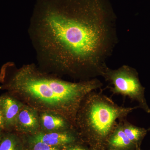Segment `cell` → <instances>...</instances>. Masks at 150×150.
<instances>
[{
	"instance_id": "6da1fadb",
	"label": "cell",
	"mask_w": 150,
	"mask_h": 150,
	"mask_svg": "<svg viewBox=\"0 0 150 150\" xmlns=\"http://www.w3.org/2000/svg\"><path fill=\"white\" fill-rule=\"evenodd\" d=\"M116 21L110 0H36L28 33L38 67L80 81L103 77Z\"/></svg>"
},
{
	"instance_id": "7a4b0ae2",
	"label": "cell",
	"mask_w": 150,
	"mask_h": 150,
	"mask_svg": "<svg viewBox=\"0 0 150 150\" xmlns=\"http://www.w3.org/2000/svg\"><path fill=\"white\" fill-rule=\"evenodd\" d=\"M10 64L13 71L7 79H2L4 87L23 104L38 112L59 114L74 128L82 101L88 94L103 86L97 78L76 82L65 81L34 64L19 68L13 63Z\"/></svg>"
},
{
	"instance_id": "3957f363",
	"label": "cell",
	"mask_w": 150,
	"mask_h": 150,
	"mask_svg": "<svg viewBox=\"0 0 150 150\" xmlns=\"http://www.w3.org/2000/svg\"><path fill=\"white\" fill-rule=\"evenodd\" d=\"M120 106L102 92L93 91L82 101L76 117L75 129L81 140L90 147L103 148L119 121L139 108Z\"/></svg>"
},
{
	"instance_id": "277c9868",
	"label": "cell",
	"mask_w": 150,
	"mask_h": 150,
	"mask_svg": "<svg viewBox=\"0 0 150 150\" xmlns=\"http://www.w3.org/2000/svg\"><path fill=\"white\" fill-rule=\"evenodd\" d=\"M103 77L112 86L110 90L113 94L128 97L138 102L140 108L150 113V108L145 98V88L140 82L135 69L127 65H123L116 69L107 67Z\"/></svg>"
},
{
	"instance_id": "5b68a950",
	"label": "cell",
	"mask_w": 150,
	"mask_h": 150,
	"mask_svg": "<svg viewBox=\"0 0 150 150\" xmlns=\"http://www.w3.org/2000/svg\"><path fill=\"white\" fill-rule=\"evenodd\" d=\"M24 136L25 140L28 142H42L55 146H68L83 142L77 132L74 129L55 132L40 131L34 135Z\"/></svg>"
},
{
	"instance_id": "8992f818",
	"label": "cell",
	"mask_w": 150,
	"mask_h": 150,
	"mask_svg": "<svg viewBox=\"0 0 150 150\" xmlns=\"http://www.w3.org/2000/svg\"><path fill=\"white\" fill-rule=\"evenodd\" d=\"M14 129L24 136L37 134L40 130L39 112L24 104L17 117Z\"/></svg>"
},
{
	"instance_id": "52a82bcc",
	"label": "cell",
	"mask_w": 150,
	"mask_h": 150,
	"mask_svg": "<svg viewBox=\"0 0 150 150\" xmlns=\"http://www.w3.org/2000/svg\"><path fill=\"white\" fill-rule=\"evenodd\" d=\"M40 131L55 132L75 129L66 118L61 115L50 112H39Z\"/></svg>"
},
{
	"instance_id": "ba28073f",
	"label": "cell",
	"mask_w": 150,
	"mask_h": 150,
	"mask_svg": "<svg viewBox=\"0 0 150 150\" xmlns=\"http://www.w3.org/2000/svg\"><path fill=\"white\" fill-rule=\"evenodd\" d=\"M24 104L14 97L5 96L0 99V111L4 118V127L14 128L18 115Z\"/></svg>"
},
{
	"instance_id": "9c48e42d",
	"label": "cell",
	"mask_w": 150,
	"mask_h": 150,
	"mask_svg": "<svg viewBox=\"0 0 150 150\" xmlns=\"http://www.w3.org/2000/svg\"><path fill=\"white\" fill-rule=\"evenodd\" d=\"M126 136L121 121L117 123L115 129L108 138L105 150H134L138 149Z\"/></svg>"
},
{
	"instance_id": "30bf717a",
	"label": "cell",
	"mask_w": 150,
	"mask_h": 150,
	"mask_svg": "<svg viewBox=\"0 0 150 150\" xmlns=\"http://www.w3.org/2000/svg\"><path fill=\"white\" fill-rule=\"evenodd\" d=\"M123 131L130 141L138 148H140L148 130L135 126L125 119L121 121Z\"/></svg>"
},
{
	"instance_id": "8fae6325",
	"label": "cell",
	"mask_w": 150,
	"mask_h": 150,
	"mask_svg": "<svg viewBox=\"0 0 150 150\" xmlns=\"http://www.w3.org/2000/svg\"><path fill=\"white\" fill-rule=\"evenodd\" d=\"M25 139L22 135L9 134L3 138L0 143V150H25Z\"/></svg>"
},
{
	"instance_id": "7c38bea8",
	"label": "cell",
	"mask_w": 150,
	"mask_h": 150,
	"mask_svg": "<svg viewBox=\"0 0 150 150\" xmlns=\"http://www.w3.org/2000/svg\"><path fill=\"white\" fill-rule=\"evenodd\" d=\"M25 150H65L67 147L55 146L42 142H28L25 140Z\"/></svg>"
},
{
	"instance_id": "4fadbf2b",
	"label": "cell",
	"mask_w": 150,
	"mask_h": 150,
	"mask_svg": "<svg viewBox=\"0 0 150 150\" xmlns=\"http://www.w3.org/2000/svg\"><path fill=\"white\" fill-rule=\"evenodd\" d=\"M89 147L83 142H79L67 146L65 150H89Z\"/></svg>"
},
{
	"instance_id": "5bb4252c",
	"label": "cell",
	"mask_w": 150,
	"mask_h": 150,
	"mask_svg": "<svg viewBox=\"0 0 150 150\" xmlns=\"http://www.w3.org/2000/svg\"><path fill=\"white\" fill-rule=\"evenodd\" d=\"M4 127V122L1 112L0 111V128Z\"/></svg>"
},
{
	"instance_id": "9a60e30c",
	"label": "cell",
	"mask_w": 150,
	"mask_h": 150,
	"mask_svg": "<svg viewBox=\"0 0 150 150\" xmlns=\"http://www.w3.org/2000/svg\"><path fill=\"white\" fill-rule=\"evenodd\" d=\"M89 150H105V149L103 148L98 147H90Z\"/></svg>"
},
{
	"instance_id": "2e32d148",
	"label": "cell",
	"mask_w": 150,
	"mask_h": 150,
	"mask_svg": "<svg viewBox=\"0 0 150 150\" xmlns=\"http://www.w3.org/2000/svg\"><path fill=\"white\" fill-rule=\"evenodd\" d=\"M134 150H142L141 149V148H138V149H136Z\"/></svg>"
},
{
	"instance_id": "e0dca14e",
	"label": "cell",
	"mask_w": 150,
	"mask_h": 150,
	"mask_svg": "<svg viewBox=\"0 0 150 150\" xmlns=\"http://www.w3.org/2000/svg\"><path fill=\"white\" fill-rule=\"evenodd\" d=\"M1 128H0V139H1Z\"/></svg>"
},
{
	"instance_id": "ac0fdd59",
	"label": "cell",
	"mask_w": 150,
	"mask_h": 150,
	"mask_svg": "<svg viewBox=\"0 0 150 150\" xmlns=\"http://www.w3.org/2000/svg\"><path fill=\"white\" fill-rule=\"evenodd\" d=\"M148 131H150V128H149V129H148Z\"/></svg>"
},
{
	"instance_id": "d6986e66",
	"label": "cell",
	"mask_w": 150,
	"mask_h": 150,
	"mask_svg": "<svg viewBox=\"0 0 150 150\" xmlns=\"http://www.w3.org/2000/svg\"></svg>"
}]
</instances>
